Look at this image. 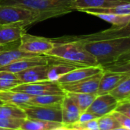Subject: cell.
Returning <instances> with one entry per match:
<instances>
[{
	"mask_svg": "<svg viewBox=\"0 0 130 130\" xmlns=\"http://www.w3.org/2000/svg\"><path fill=\"white\" fill-rule=\"evenodd\" d=\"M117 105V101L110 94L98 95L85 112L92 113L100 118L113 112Z\"/></svg>",
	"mask_w": 130,
	"mask_h": 130,
	"instance_id": "obj_10",
	"label": "cell"
},
{
	"mask_svg": "<svg viewBox=\"0 0 130 130\" xmlns=\"http://www.w3.org/2000/svg\"><path fill=\"white\" fill-rule=\"evenodd\" d=\"M96 119H98V118L95 115L88 113V112H85L80 115L79 120L77 123H84V122H87V121H90V120H96Z\"/></svg>",
	"mask_w": 130,
	"mask_h": 130,
	"instance_id": "obj_33",
	"label": "cell"
},
{
	"mask_svg": "<svg viewBox=\"0 0 130 130\" xmlns=\"http://www.w3.org/2000/svg\"><path fill=\"white\" fill-rule=\"evenodd\" d=\"M113 111L130 117V101L117 102V105Z\"/></svg>",
	"mask_w": 130,
	"mask_h": 130,
	"instance_id": "obj_32",
	"label": "cell"
},
{
	"mask_svg": "<svg viewBox=\"0 0 130 130\" xmlns=\"http://www.w3.org/2000/svg\"><path fill=\"white\" fill-rule=\"evenodd\" d=\"M26 27L20 24H0V46L21 40Z\"/></svg>",
	"mask_w": 130,
	"mask_h": 130,
	"instance_id": "obj_16",
	"label": "cell"
},
{
	"mask_svg": "<svg viewBox=\"0 0 130 130\" xmlns=\"http://www.w3.org/2000/svg\"><path fill=\"white\" fill-rule=\"evenodd\" d=\"M46 55L56 57L81 66H98L96 59L83 45L76 41L53 43V49Z\"/></svg>",
	"mask_w": 130,
	"mask_h": 130,
	"instance_id": "obj_3",
	"label": "cell"
},
{
	"mask_svg": "<svg viewBox=\"0 0 130 130\" xmlns=\"http://www.w3.org/2000/svg\"><path fill=\"white\" fill-rule=\"evenodd\" d=\"M3 104H4L2 101H0V106H1V105H3Z\"/></svg>",
	"mask_w": 130,
	"mask_h": 130,
	"instance_id": "obj_35",
	"label": "cell"
},
{
	"mask_svg": "<svg viewBox=\"0 0 130 130\" xmlns=\"http://www.w3.org/2000/svg\"><path fill=\"white\" fill-rule=\"evenodd\" d=\"M10 91L23 92L31 96L66 94L61 88L59 84H58L57 82H52L49 81L28 84H21Z\"/></svg>",
	"mask_w": 130,
	"mask_h": 130,
	"instance_id": "obj_5",
	"label": "cell"
},
{
	"mask_svg": "<svg viewBox=\"0 0 130 130\" xmlns=\"http://www.w3.org/2000/svg\"><path fill=\"white\" fill-rule=\"evenodd\" d=\"M117 102L130 101V75L109 93Z\"/></svg>",
	"mask_w": 130,
	"mask_h": 130,
	"instance_id": "obj_24",
	"label": "cell"
},
{
	"mask_svg": "<svg viewBox=\"0 0 130 130\" xmlns=\"http://www.w3.org/2000/svg\"><path fill=\"white\" fill-rule=\"evenodd\" d=\"M130 4V0H75L72 5L74 11H81L88 8H101Z\"/></svg>",
	"mask_w": 130,
	"mask_h": 130,
	"instance_id": "obj_17",
	"label": "cell"
},
{
	"mask_svg": "<svg viewBox=\"0 0 130 130\" xmlns=\"http://www.w3.org/2000/svg\"><path fill=\"white\" fill-rule=\"evenodd\" d=\"M103 69L100 66H82L77 68L65 75L62 76L58 81L57 83L59 85H65L69 83L77 82L78 81L83 80L88 77L93 76L98 73L102 72Z\"/></svg>",
	"mask_w": 130,
	"mask_h": 130,
	"instance_id": "obj_12",
	"label": "cell"
},
{
	"mask_svg": "<svg viewBox=\"0 0 130 130\" xmlns=\"http://www.w3.org/2000/svg\"><path fill=\"white\" fill-rule=\"evenodd\" d=\"M111 114L116 119V120L118 122L120 126L130 129V117L114 111L111 112Z\"/></svg>",
	"mask_w": 130,
	"mask_h": 130,
	"instance_id": "obj_31",
	"label": "cell"
},
{
	"mask_svg": "<svg viewBox=\"0 0 130 130\" xmlns=\"http://www.w3.org/2000/svg\"><path fill=\"white\" fill-rule=\"evenodd\" d=\"M97 120L100 130H113L120 126L111 113L98 118Z\"/></svg>",
	"mask_w": 130,
	"mask_h": 130,
	"instance_id": "obj_28",
	"label": "cell"
},
{
	"mask_svg": "<svg viewBox=\"0 0 130 130\" xmlns=\"http://www.w3.org/2000/svg\"><path fill=\"white\" fill-rule=\"evenodd\" d=\"M36 14L27 8L0 5V24H20L24 27L35 24Z\"/></svg>",
	"mask_w": 130,
	"mask_h": 130,
	"instance_id": "obj_4",
	"label": "cell"
},
{
	"mask_svg": "<svg viewBox=\"0 0 130 130\" xmlns=\"http://www.w3.org/2000/svg\"><path fill=\"white\" fill-rule=\"evenodd\" d=\"M102 74L103 72L98 73L93 76L85 78L83 80L78 81L77 82L60 85V86L65 93L97 94Z\"/></svg>",
	"mask_w": 130,
	"mask_h": 130,
	"instance_id": "obj_8",
	"label": "cell"
},
{
	"mask_svg": "<svg viewBox=\"0 0 130 130\" xmlns=\"http://www.w3.org/2000/svg\"><path fill=\"white\" fill-rule=\"evenodd\" d=\"M65 94H46L33 96L29 101V105L49 107L61 109V105Z\"/></svg>",
	"mask_w": 130,
	"mask_h": 130,
	"instance_id": "obj_19",
	"label": "cell"
},
{
	"mask_svg": "<svg viewBox=\"0 0 130 130\" xmlns=\"http://www.w3.org/2000/svg\"><path fill=\"white\" fill-rule=\"evenodd\" d=\"M113 130H130L129 129H126V128H125V127H123V126H120V127H117V128H116V129H114Z\"/></svg>",
	"mask_w": 130,
	"mask_h": 130,
	"instance_id": "obj_34",
	"label": "cell"
},
{
	"mask_svg": "<svg viewBox=\"0 0 130 130\" xmlns=\"http://www.w3.org/2000/svg\"><path fill=\"white\" fill-rule=\"evenodd\" d=\"M48 64L44 66H37L16 73L15 75L21 84L46 82L48 81Z\"/></svg>",
	"mask_w": 130,
	"mask_h": 130,
	"instance_id": "obj_13",
	"label": "cell"
},
{
	"mask_svg": "<svg viewBox=\"0 0 130 130\" xmlns=\"http://www.w3.org/2000/svg\"><path fill=\"white\" fill-rule=\"evenodd\" d=\"M21 108L25 113L27 119L62 123V112L60 108L35 105H24L21 107Z\"/></svg>",
	"mask_w": 130,
	"mask_h": 130,
	"instance_id": "obj_7",
	"label": "cell"
},
{
	"mask_svg": "<svg viewBox=\"0 0 130 130\" xmlns=\"http://www.w3.org/2000/svg\"><path fill=\"white\" fill-rule=\"evenodd\" d=\"M61 112L62 124L63 126L69 127L78 122L81 112L75 103L66 94H65L61 105Z\"/></svg>",
	"mask_w": 130,
	"mask_h": 130,
	"instance_id": "obj_15",
	"label": "cell"
},
{
	"mask_svg": "<svg viewBox=\"0 0 130 130\" xmlns=\"http://www.w3.org/2000/svg\"><path fill=\"white\" fill-rule=\"evenodd\" d=\"M94 16L111 24L113 27H125L129 25L130 23V15L96 14Z\"/></svg>",
	"mask_w": 130,
	"mask_h": 130,
	"instance_id": "obj_27",
	"label": "cell"
},
{
	"mask_svg": "<svg viewBox=\"0 0 130 130\" xmlns=\"http://www.w3.org/2000/svg\"><path fill=\"white\" fill-rule=\"evenodd\" d=\"M130 74L126 73H117L108 71H103L97 95L109 94L113 88H115L120 83H121Z\"/></svg>",
	"mask_w": 130,
	"mask_h": 130,
	"instance_id": "obj_14",
	"label": "cell"
},
{
	"mask_svg": "<svg viewBox=\"0 0 130 130\" xmlns=\"http://www.w3.org/2000/svg\"><path fill=\"white\" fill-rule=\"evenodd\" d=\"M75 0H0L2 5H16L27 8L36 14L35 24L58 18L73 11Z\"/></svg>",
	"mask_w": 130,
	"mask_h": 130,
	"instance_id": "obj_2",
	"label": "cell"
},
{
	"mask_svg": "<svg viewBox=\"0 0 130 130\" xmlns=\"http://www.w3.org/2000/svg\"><path fill=\"white\" fill-rule=\"evenodd\" d=\"M2 130H20V129H3Z\"/></svg>",
	"mask_w": 130,
	"mask_h": 130,
	"instance_id": "obj_36",
	"label": "cell"
},
{
	"mask_svg": "<svg viewBox=\"0 0 130 130\" xmlns=\"http://www.w3.org/2000/svg\"><path fill=\"white\" fill-rule=\"evenodd\" d=\"M103 71L130 74V53H126L113 62L101 66Z\"/></svg>",
	"mask_w": 130,
	"mask_h": 130,
	"instance_id": "obj_21",
	"label": "cell"
},
{
	"mask_svg": "<svg viewBox=\"0 0 130 130\" xmlns=\"http://www.w3.org/2000/svg\"><path fill=\"white\" fill-rule=\"evenodd\" d=\"M19 45L20 40L0 46V68L8 66L21 58L40 56L24 52L19 49Z\"/></svg>",
	"mask_w": 130,
	"mask_h": 130,
	"instance_id": "obj_9",
	"label": "cell"
},
{
	"mask_svg": "<svg viewBox=\"0 0 130 130\" xmlns=\"http://www.w3.org/2000/svg\"><path fill=\"white\" fill-rule=\"evenodd\" d=\"M55 43L76 41L97 60L98 65L110 64L126 53H130V26L111 27L94 34L79 36H64L50 38Z\"/></svg>",
	"mask_w": 130,
	"mask_h": 130,
	"instance_id": "obj_1",
	"label": "cell"
},
{
	"mask_svg": "<svg viewBox=\"0 0 130 130\" xmlns=\"http://www.w3.org/2000/svg\"><path fill=\"white\" fill-rule=\"evenodd\" d=\"M2 129H0V130H2Z\"/></svg>",
	"mask_w": 130,
	"mask_h": 130,
	"instance_id": "obj_38",
	"label": "cell"
},
{
	"mask_svg": "<svg viewBox=\"0 0 130 130\" xmlns=\"http://www.w3.org/2000/svg\"><path fill=\"white\" fill-rule=\"evenodd\" d=\"M63 125L61 123L43 121L38 120L25 119L21 123L20 130H52L56 128L62 127Z\"/></svg>",
	"mask_w": 130,
	"mask_h": 130,
	"instance_id": "obj_20",
	"label": "cell"
},
{
	"mask_svg": "<svg viewBox=\"0 0 130 130\" xmlns=\"http://www.w3.org/2000/svg\"><path fill=\"white\" fill-rule=\"evenodd\" d=\"M0 119H27V117L21 107L5 104L0 106Z\"/></svg>",
	"mask_w": 130,
	"mask_h": 130,
	"instance_id": "obj_25",
	"label": "cell"
},
{
	"mask_svg": "<svg viewBox=\"0 0 130 130\" xmlns=\"http://www.w3.org/2000/svg\"><path fill=\"white\" fill-rule=\"evenodd\" d=\"M25 119H0V129H19Z\"/></svg>",
	"mask_w": 130,
	"mask_h": 130,
	"instance_id": "obj_29",
	"label": "cell"
},
{
	"mask_svg": "<svg viewBox=\"0 0 130 130\" xmlns=\"http://www.w3.org/2000/svg\"><path fill=\"white\" fill-rule=\"evenodd\" d=\"M75 130H87V129H75Z\"/></svg>",
	"mask_w": 130,
	"mask_h": 130,
	"instance_id": "obj_37",
	"label": "cell"
},
{
	"mask_svg": "<svg viewBox=\"0 0 130 130\" xmlns=\"http://www.w3.org/2000/svg\"><path fill=\"white\" fill-rule=\"evenodd\" d=\"M98 119L96 120H92L90 121L84 122V123H76L69 127L67 128H71L74 129H87V130H100L98 124Z\"/></svg>",
	"mask_w": 130,
	"mask_h": 130,
	"instance_id": "obj_30",
	"label": "cell"
},
{
	"mask_svg": "<svg viewBox=\"0 0 130 130\" xmlns=\"http://www.w3.org/2000/svg\"><path fill=\"white\" fill-rule=\"evenodd\" d=\"M81 12H85L91 15H94L96 14L130 15V4H124L113 7H107L101 8H88L82 10Z\"/></svg>",
	"mask_w": 130,
	"mask_h": 130,
	"instance_id": "obj_22",
	"label": "cell"
},
{
	"mask_svg": "<svg viewBox=\"0 0 130 130\" xmlns=\"http://www.w3.org/2000/svg\"><path fill=\"white\" fill-rule=\"evenodd\" d=\"M53 47L50 38L34 36L25 33L20 40L19 49L24 52L37 55H46Z\"/></svg>",
	"mask_w": 130,
	"mask_h": 130,
	"instance_id": "obj_6",
	"label": "cell"
},
{
	"mask_svg": "<svg viewBox=\"0 0 130 130\" xmlns=\"http://www.w3.org/2000/svg\"><path fill=\"white\" fill-rule=\"evenodd\" d=\"M48 64V59L46 55L25 57L18 59L12 63L0 68V71L8 72L11 73H18L29 68L37 66H44Z\"/></svg>",
	"mask_w": 130,
	"mask_h": 130,
	"instance_id": "obj_11",
	"label": "cell"
},
{
	"mask_svg": "<svg viewBox=\"0 0 130 130\" xmlns=\"http://www.w3.org/2000/svg\"><path fill=\"white\" fill-rule=\"evenodd\" d=\"M33 96L23 92L13 91H0V101L5 104H11L17 107L29 105V101Z\"/></svg>",
	"mask_w": 130,
	"mask_h": 130,
	"instance_id": "obj_18",
	"label": "cell"
},
{
	"mask_svg": "<svg viewBox=\"0 0 130 130\" xmlns=\"http://www.w3.org/2000/svg\"><path fill=\"white\" fill-rule=\"evenodd\" d=\"M75 103L78 107L81 114L85 113L94 100L98 96L94 94H78V93H66Z\"/></svg>",
	"mask_w": 130,
	"mask_h": 130,
	"instance_id": "obj_23",
	"label": "cell"
},
{
	"mask_svg": "<svg viewBox=\"0 0 130 130\" xmlns=\"http://www.w3.org/2000/svg\"><path fill=\"white\" fill-rule=\"evenodd\" d=\"M21 84L15 74L0 71V91H9Z\"/></svg>",
	"mask_w": 130,
	"mask_h": 130,
	"instance_id": "obj_26",
	"label": "cell"
}]
</instances>
